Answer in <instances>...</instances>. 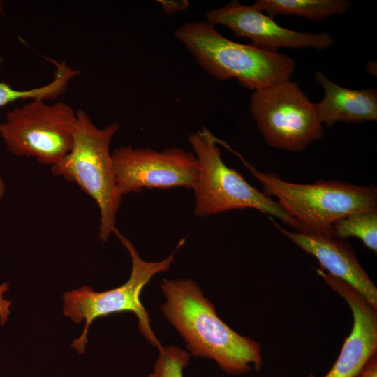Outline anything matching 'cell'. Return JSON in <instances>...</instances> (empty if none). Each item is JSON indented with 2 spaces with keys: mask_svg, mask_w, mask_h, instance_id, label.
Returning <instances> with one entry per match:
<instances>
[{
  "mask_svg": "<svg viewBox=\"0 0 377 377\" xmlns=\"http://www.w3.org/2000/svg\"><path fill=\"white\" fill-rule=\"evenodd\" d=\"M5 190H6V186L0 173V200L3 198L5 194Z\"/></svg>",
  "mask_w": 377,
  "mask_h": 377,
  "instance_id": "22",
  "label": "cell"
},
{
  "mask_svg": "<svg viewBox=\"0 0 377 377\" xmlns=\"http://www.w3.org/2000/svg\"><path fill=\"white\" fill-rule=\"evenodd\" d=\"M315 79L324 91L323 98L315 103L317 115L323 125L331 127L339 121H377L376 89L345 88L328 79L320 71L315 73Z\"/></svg>",
  "mask_w": 377,
  "mask_h": 377,
  "instance_id": "13",
  "label": "cell"
},
{
  "mask_svg": "<svg viewBox=\"0 0 377 377\" xmlns=\"http://www.w3.org/2000/svg\"><path fill=\"white\" fill-rule=\"evenodd\" d=\"M249 109L266 144L272 148L301 151L323 135L315 103L290 80L254 90Z\"/></svg>",
  "mask_w": 377,
  "mask_h": 377,
  "instance_id": "8",
  "label": "cell"
},
{
  "mask_svg": "<svg viewBox=\"0 0 377 377\" xmlns=\"http://www.w3.org/2000/svg\"><path fill=\"white\" fill-rule=\"evenodd\" d=\"M205 17L214 26H225L236 36L247 38L252 45L267 51L278 52L279 48L325 50L334 43L327 33L301 32L284 28L253 5L244 6L237 0L207 12Z\"/></svg>",
  "mask_w": 377,
  "mask_h": 377,
  "instance_id": "10",
  "label": "cell"
},
{
  "mask_svg": "<svg viewBox=\"0 0 377 377\" xmlns=\"http://www.w3.org/2000/svg\"><path fill=\"white\" fill-rule=\"evenodd\" d=\"M73 143L71 151L51 166L52 173L75 183L97 204L100 213L99 239L105 242L116 228L122 202L113 169L111 141L120 124L113 122L98 128L82 109L76 111Z\"/></svg>",
  "mask_w": 377,
  "mask_h": 377,
  "instance_id": "4",
  "label": "cell"
},
{
  "mask_svg": "<svg viewBox=\"0 0 377 377\" xmlns=\"http://www.w3.org/2000/svg\"><path fill=\"white\" fill-rule=\"evenodd\" d=\"M253 6L272 18L277 15H297L320 21L345 13L352 3L348 0H257Z\"/></svg>",
  "mask_w": 377,
  "mask_h": 377,
  "instance_id": "14",
  "label": "cell"
},
{
  "mask_svg": "<svg viewBox=\"0 0 377 377\" xmlns=\"http://www.w3.org/2000/svg\"><path fill=\"white\" fill-rule=\"evenodd\" d=\"M148 377H184V370L191 359L190 353L175 346H161Z\"/></svg>",
  "mask_w": 377,
  "mask_h": 377,
  "instance_id": "17",
  "label": "cell"
},
{
  "mask_svg": "<svg viewBox=\"0 0 377 377\" xmlns=\"http://www.w3.org/2000/svg\"><path fill=\"white\" fill-rule=\"evenodd\" d=\"M161 311L186 343L191 356L214 361L224 372L242 375L263 367L262 348L223 322L191 279H163Z\"/></svg>",
  "mask_w": 377,
  "mask_h": 377,
  "instance_id": "1",
  "label": "cell"
},
{
  "mask_svg": "<svg viewBox=\"0 0 377 377\" xmlns=\"http://www.w3.org/2000/svg\"><path fill=\"white\" fill-rule=\"evenodd\" d=\"M9 290V284L6 282L0 284V325H4L10 315L11 301L3 297V295Z\"/></svg>",
  "mask_w": 377,
  "mask_h": 377,
  "instance_id": "19",
  "label": "cell"
},
{
  "mask_svg": "<svg viewBox=\"0 0 377 377\" xmlns=\"http://www.w3.org/2000/svg\"><path fill=\"white\" fill-rule=\"evenodd\" d=\"M235 154L262 185L263 193L278 200L281 207L302 227V232L331 236L332 224L355 212L377 209V188L341 181L318 180L311 184L285 181L274 173L257 170Z\"/></svg>",
  "mask_w": 377,
  "mask_h": 377,
  "instance_id": "3",
  "label": "cell"
},
{
  "mask_svg": "<svg viewBox=\"0 0 377 377\" xmlns=\"http://www.w3.org/2000/svg\"><path fill=\"white\" fill-rule=\"evenodd\" d=\"M366 69L373 76H376V61H369L366 64Z\"/></svg>",
  "mask_w": 377,
  "mask_h": 377,
  "instance_id": "21",
  "label": "cell"
},
{
  "mask_svg": "<svg viewBox=\"0 0 377 377\" xmlns=\"http://www.w3.org/2000/svg\"><path fill=\"white\" fill-rule=\"evenodd\" d=\"M270 219L283 235L316 258L320 269L350 285L377 309V288L348 242L332 237L290 232Z\"/></svg>",
  "mask_w": 377,
  "mask_h": 377,
  "instance_id": "12",
  "label": "cell"
},
{
  "mask_svg": "<svg viewBox=\"0 0 377 377\" xmlns=\"http://www.w3.org/2000/svg\"><path fill=\"white\" fill-rule=\"evenodd\" d=\"M113 232L131 256V271L128 281L117 288L103 292H95L84 286L66 292L63 295L64 315L75 323L85 320L82 334L71 343V347L80 354L85 352L89 328L94 320L124 312L133 313L138 318L141 334L158 349L162 346L152 330L150 318L141 302L140 295L154 275L170 269L175 259L174 252L161 261H147L140 256L133 243L117 228Z\"/></svg>",
  "mask_w": 377,
  "mask_h": 377,
  "instance_id": "6",
  "label": "cell"
},
{
  "mask_svg": "<svg viewBox=\"0 0 377 377\" xmlns=\"http://www.w3.org/2000/svg\"><path fill=\"white\" fill-rule=\"evenodd\" d=\"M188 142L198 161V177L193 190L197 217L252 208L279 219L302 232L300 224L271 197L249 184L236 170L226 165L218 147L219 139L205 127L193 133Z\"/></svg>",
  "mask_w": 377,
  "mask_h": 377,
  "instance_id": "5",
  "label": "cell"
},
{
  "mask_svg": "<svg viewBox=\"0 0 377 377\" xmlns=\"http://www.w3.org/2000/svg\"><path fill=\"white\" fill-rule=\"evenodd\" d=\"M4 6L2 1L0 0V15L3 13Z\"/></svg>",
  "mask_w": 377,
  "mask_h": 377,
  "instance_id": "23",
  "label": "cell"
},
{
  "mask_svg": "<svg viewBox=\"0 0 377 377\" xmlns=\"http://www.w3.org/2000/svg\"><path fill=\"white\" fill-rule=\"evenodd\" d=\"M174 35L214 78L221 81L235 78L248 89L289 80L295 70L293 58L228 39L207 20L185 23L175 30Z\"/></svg>",
  "mask_w": 377,
  "mask_h": 377,
  "instance_id": "2",
  "label": "cell"
},
{
  "mask_svg": "<svg viewBox=\"0 0 377 377\" xmlns=\"http://www.w3.org/2000/svg\"><path fill=\"white\" fill-rule=\"evenodd\" d=\"M112 158L117 191L122 197L143 188L192 189L198 177L195 154L179 147L156 151L120 146L113 150Z\"/></svg>",
  "mask_w": 377,
  "mask_h": 377,
  "instance_id": "9",
  "label": "cell"
},
{
  "mask_svg": "<svg viewBox=\"0 0 377 377\" xmlns=\"http://www.w3.org/2000/svg\"><path fill=\"white\" fill-rule=\"evenodd\" d=\"M55 66L54 77L48 84L37 88L17 90L6 82H0V107L20 100L53 101L63 94L71 80L80 71L68 66L64 61L47 58Z\"/></svg>",
  "mask_w": 377,
  "mask_h": 377,
  "instance_id": "15",
  "label": "cell"
},
{
  "mask_svg": "<svg viewBox=\"0 0 377 377\" xmlns=\"http://www.w3.org/2000/svg\"><path fill=\"white\" fill-rule=\"evenodd\" d=\"M163 10L167 15H173L177 12L184 11L190 6L188 0H158Z\"/></svg>",
  "mask_w": 377,
  "mask_h": 377,
  "instance_id": "18",
  "label": "cell"
},
{
  "mask_svg": "<svg viewBox=\"0 0 377 377\" xmlns=\"http://www.w3.org/2000/svg\"><path fill=\"white\" fill-rule=\"evenodd\" d=\"M76 118L66 103L31 100L7 112L0 137L11 154L51 167L71 151Z\"/></svg>",
  "mask_w": 377,
  "mask_h": 377,
  "instance_id": "7",
  "label": "cell"
},
{
  "mask_svg": "<svg viewBox=\"0 0 377 377\" xmlns=\"http://www.w3.org/2000/svg\"><path fill=\"white\" fill-rule=\"evenodd\" d=\"M317 274L348 304L353 317L351 332L330 371L323 377H354L377 353V309L350 285L318 268ZM309 377H316L310 374Z\"/></svg>",
  "mask_w": 377,
  "mask_h": 377,
  "instance_id": "11",
  "label": "cell"
},
{
  "mask_svg": "<svg viewBox=\"0 0 377 377\" xmlns=\"http://www.w3.org/2000/svg\"><path fill=\"white\" fill-rule=\"evenodd\" d=\"M354 377H377V353L369 359Z\"/></svg>",
  "mask_w": 377,
  "mask_h": 377,
  "instance_id": "20",
  "label": "cell"
},
{
  "mask_svg": "<svg viewBox=\"0 0 377 377\" xmlns=\"http://www.w3.org/2000/svg\"><path fill=\"white\" fill-rule=\"evenodd\" d=\"M331 236L340 240L358 238L376 254L377 209L355 212L339 219L332 226Z\"/></svg>",
  "mask_w": 377,
  "mask_h": 377,
  "instance_id": "16",
  "label": "cell"
}]
</instances>
